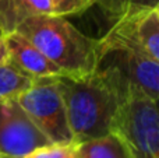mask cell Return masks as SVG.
I'll return each mask as SVG.
<instances>
[{"label": "cell", "instance_id": "obj_1", "mask_svg": "<svg viewBox=\"0 0 159 158\" xmlns=\"http://www.w3.org/2000/svg\"><path fill=\"white\" fill-rule=\"evenodd\" d=\"M67 120L74 143L101 137L112 132L117 111L130 84L117 72L96 66L85 77H59Z\"/></svg>", "mask_w": 159, "mask_h": 158}, {"label": "cell", "instance_id": "obj_2", "mask_svg": "<svg viewBox=\"0 0 159 158\" xmlns=\"http://www.w3.org/2000/svg\"><path fill=\"white\" fill-rule=\"evenodd\" d=\"M17 32L35 45L63 76L85 77L98 62V41L84 35L63 16L34 14L18 25Z\"/></svg>", "mask_w": 159, "mask_h": 158}, {"label": "cell", "instance_id": "obj_3", "mask_svg": "<svg viewBox=\"0 0 159 158\" xmlns=\"http://www.w3.org/2000/svg\"><path fill=\"white\" fill-rule=\"evenodd\" d=\"M112 132L129 146L133 158H159V112L157 101L130 86L117 111Z\"/></svg>", "mask_w": 159, "mask_h": 158}, {"label": "cell", "instance_id": "obj_4", "mask_svg": "<svg viewBox=\"0 0 159 158\" xmlns=\"http://www.w3.org/2000/svg\"><path fill=\"white\" fill-rule=\"evenodd\" d=\"M60 76L34 77L32 84L18 94L17 101L50 143H74L61 95Z\"/></svg>", "mask_w": 159, "mask_h": 158}, {"label": "cell", "instance_id": "obj_5", "mask_svg": "<svg viewBox=\"0 0 159 158\" xmlns=\"http://www.w3.org/2000/svg\"><path fill=\"white\" fill-rule=\"evenodd\" d=\"M96 66L109 67L117 72L126 83L145 92L158 102L159 62L145 52L121 45H107L98 41Z\"/></svg>", "mask_w": 159, "mask_h": 158}, {"label": "cell", "instance_id": "obj_6", "mask_svg": "<svg viewBox=\"0 0 159 158\" xmlns=\"http://www.w3.org/2000/svg\"><path fill=\"white\" fill-rule=\"evenodd\" d=\"M50 144L16 98L0 100V156L24 158L34 150Z\"/></svg>", "mask_w": 159, "mask_h": 158}, {"label": "cell", "instance_id": "obj_7", "mask_svg": "<svg viewBox=\"0 0 159 158\" xmlns=\"http://www.w3.org/2000/svg\"><path fill=\"white\" fill-rule=\"evenodd\" d=\"M4 42L8 50V62L24 73L32 77L63 76L61 70L52 60H49L35 45H32L20 32L14 31L6 35Z\"/></svg>", "mask_w": 159, "mask_h": 158}, {"label": "cell", "instance_id": "obj_8", "mask_svg": "<svg viewBox=\"0 0 159 158\" xmlns=\"http://www.w3.org/2000/svg\"><path fill=\"white\" fill-rule=\"evenodd\" d=\"M78 158H133L129 146L116 132L77 143Z\"/></svg>", "mask_w": 159, "mask_h": 158}, {"label": "cell", "instance_id": "obj_9", "mask_svg": "<svg viewBox=\"0 0 159 158\" xmlns=\"http://www.w3.org/2000/svg\"><path fill=\"white\" fill-rule=\"evenodd\" d=\"M133 20L134 32L144 52L154 60H159V8L138 14L135 17H126Z\"/></svg>", "mask_w": 159, "mask_h": 158}, {"label": "cell", "instance_id": "obj_10", "mask_svg": "<svg viewBox=\"0 0 159 158\" xmlns=\"http://www.w3.org/2000/svg\"><path fill=\"white\" fill-rule=\"evenodd\" d=\"M32 76L24 73L10 62L0 64V100L18 97V94L32 84Z\"/></svg>", "mask_w": 159, "mask_h": 158}, {"label": "cell", "instance_id": "obj_11", "mask_svg": "<svg viewBox=\"0 0 159 158\" xmlns=\"http://www.w3.org/2000/svg\"><path fill=\"white\" fill-rule=\"evenodd\" d=\"M34 14L27 0H0V30L3 35L17 31L18 25Z\"/></svg>", "mask_w": 159, "mask_h": 158}, {"label": "cell", "instance_id": "obj_12", "mask_svg": "<svg viewBox=\"0 0 159 158\" xmlns=\"http://www.w3.org/2000/svg\"><path fill=\"white\" fill-rule=\"evenodd\" d=\"M24 158H78L77 143H66V144L50 143L34 150Z\"/></svg>", "mask_w": 159, "mask_h": 158}, {"label": "cell", "instance_id": "obj_13", "mask_svg": "<svg viewBox=\"0 0 159 158\" xmlns=\"http://www.w3.org/2000/svg\"><path fill=\"white\" fill-rule=\"evenodd\" d=\"M96 0H52L55 16H74L87 11Z\"/></svg>", "mask_w": 159, "mask_h": 158}, {"label": "cell", "instance_id": "obj_14", "mask_svg": "<svg viewBox=\"0 0 159 158\" xmlns=\"http://www.w3.org/2000/svg\"><path fill=\"white\" fill-rule=\"evenodd\" d=\"M96 3L101 6V8L106 13L109 18L117 21L119 18L123 17L129 0H96Z\"/></svg>", "mask_w": 159, "mask_h": 158}, {"label": "cell", "instance_id": "obj_15", "mask_svg": "<svg viewBox=\"0 0 159 158\" xmlns=\"http://www.w3.org/2000/svg\"><path fill=\"white\" fill-rule=\"evenodd\" d=\"M155 8H159V0H129L123 17H135Z\"/></svg>", "mask_w": 159, "mask_h": 158}, {"label": "cell", "instance_id": "obj_16", "mask_svg": "<svg viewBox=\"0 0 159 158\" xmlns=\"http://www.w3.org/2000/svg\"><path fill=\"white\" fill-rule=\"evenodd\" d=\"M35 14H53L52 0H27Z\"/></svg>", "mask_w": 159, "mask_h": 158}, {"label": "cell", "instance_id": "obj_17", "mask_svg": "<svg viewBox=\"0 0 159 158\" xmlns=\"http://www.w3.org/2000/svg\"><path fill=\"white\" fill-rule=\"evenodd\" d=\"M8 62V50L6 46L4 38H0V64H4Z\"/></svg>", "mask_w": 159, "mask_h": 158}, {"label": "cell", "instance_id": "obj_18", "mask_svg": "<svg viewBox=\"0 0 159 158\" xmlns=\"http://www.w3.org/2000/svg\"><path fill=\"white\" fill-rule=\"evenodd\" d=\"M0 38H4V35H3V32H2V30H0Z\"/></svg>", "mask_w": 159, "mask_h": 158}, {"label": "cell", "instance_id": "obj_19", "mask_svg": "<svg viewBox=\"0 0 159 158\" xmlns=\"http://www.w3.org/2000/svg\"><path fill=\"white\" fill-rule=\"evenodd\" d=\"M0 158H3V157H2V156H0Z\"/></svg>", "mask_w": 159, "mask_h": 158}]
</instances>
